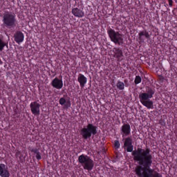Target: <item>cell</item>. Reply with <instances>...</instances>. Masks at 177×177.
<instances>
[{"mask_svg":"<svg viewBox=\"0 0 177 177\" xmlns=\"http://www.w3.org/2000/svg\"><path fill=\"white\" fill-rule=\"evenodd\" d=\"M131 153L133 160L139 165L145 167H150L152 163V156L149 148H139L134 150Z\"/></svg>","mask_w":177,"mask_h":177,"instance_id":"1","label":"cell"},{"mask_svg":"<svg viewBox=\"0 0 177 177\" xmlns=\"http://www.w3.org/2000/svg\"><path fill=\"white\" fill-rule=\"evenodd\" d=\"M134 172L138 177H163L161 173L150 167H145L139 165L136 166Z\"/></svg>","mask_w":177,"mask_h":177,"instance_id":"2","label":"cell"},{"mask_svg":"<svg viewBox=\"0 0 177 177\" xmlns=\"http://www.w3.org/2000/svg\"><path fill=\"white\" fill-rule=\"evenodd\" d=\"M107 33L109 39L116 46H121L124 43V35L119 32L116 31L110 26L108 27Z\"/></svg>","mask_w":177,"mask_h":177,"instance_id":"3","label":"cell"},{"mask_svg":"<svg viewBox=\"0 0 177 177\" xmlns=\"http://www.w3.org/2000/svg\"><path fill=\"white\" fill-rule=\"evenodd\" d=\"M78 162L86 171H92L94 166V162L92 158L87 155L82 154L79 155L78 157Z\"/></svg>","mask_w":177,"mask_h":177,"instance_id":"4","label":"cell"},{"mask_svg":"<svg viewBox=\"0 0 177 177\" xmlns=\"http://www.w3.org/2000/svg\"><path fill=\"white\" fill-rule=\"evenodd\" d=\"M3 24L7 28H14L17 23L16 16L11 12L6 11L3 13Z\"/></svg>","mask_w":177,"mask_h":177,"instance_id":"5","label":"cell"},{"mask_svg":"<svg viewBox=\"0 0 177 177\" xmlns=\"http://www.w3.org/2000/svg\"><path fill=\"white\" fill-rule=\"evenodd\" d=\"M146 92H141L139 95V100H145L152 98L155 94V91L150 87H147Z\"/></svg>","mask_w":177,"mask_h":177,"instance_id":"6","label":"cell"},{"mask_svg":"<svg viewBox=\"0 0 177 177\" xmlns=\"http://www.w3.org/2000/svg\"><path fill=\"white\" fill-rule=\"evenodd\" d=\"M59 103L61 106L62 109L65 110H68L71 106L70 98L66 94H65L63 97L60 98L59 100Z\"/></svg>","mask_w":177,"mask_h":177,"instance_id":"7","label":"cell"},{"mask_svg":"<svg viewBox=\"0 0 177 177\" xmlns=\"http://www.w3.org/2000/svg\"><path fill=\"white\" fill-rule=\"evenodd\" d=\"M51 85L53 88L60 90L63 88L64 83L61 75L56 77L52 80Z\"/></svg>","mask_w":177,"mask_h":177,"instance_id":"8","label":"cell"},{"mask_svg":"<svg viewBox=\"0 0 177 177\" xmlns=\"http://www.w3.org/2000/svg\"><path fill=\"white\" fill-rule=\"evenodd\" d=\"M41 105L37 101L32 102L30 104V110L33 115L38 117L40 114V108Z\"/></svg>","mask_w":177,"mask_h":177,"instance_id":"9","label":"cell"},{"mask_svg":"<svg viewBox=\"0 0 177 177\" xmlns=\"http://www.w3.org/2000/svg\"><path fill=\"white\" fill-rule=\"evenodd\" d=\"M113 57L118 62L123 60L124 54L122 48L120 47H114L113 50Z\"/></svg>","mask_w":177,"mask_h":177,"instance_id":"10","label":"cell"},{"mask_svg":"<svg viewBox=\"0 0 177 177\" xmlns=\"http://www.w3.org/2000/svg\"><path fill=\"white\" fill-rule=\"evenodd\" d=\"M138 36L139 42L143 43L146 40L149 39L151 35L147 30L143 29L140 30L139 32Z\"/></svg>","mask_w":177,"mask_h":177,"instance_id":"11","label":"cell"},{"mask_svg":"<svg viewBox=\"0 0 177 177\" xmlns=\"http://www.w3.org/2000/svg\"><path fill=\"white\" fill-rule=\"evenodd\" d=\"M124 147L127 153H131L134 150L133 139L130 136L126 137L124 143Z\"/></svg>","mask_w":177,"mask_h":177,"instance_id":"12","label":"cell"},{"mask_svg":"<svg viewBox=\"0 0 177 177\" xmlns=\"http://www.w3.org/2000/svg\"><path fill=\"white\" fill-rule=\"evenodd\" d=\"M13 38L15 42L18 45H21L24 41V33L20 30L16 31L13 35Z\"/></svg>","mask_w":177,"mask_h":177,"instance_id":"13","label":"cell"},{"mask_svg":"<svg viewBox=\"0 0 177 177\" xmlns=\"http://www.w3.org/2000/svg\"><path fill=\"white\" fill-rule=\"evenodd\" d=\"M9 170L6 165L3 163H0V177H10Z\"/></svg>","mask_w":177,"mask_h":177,"instance_id":"14","label":"cell"},{"mask_svg":"<svg viewBox=\"0 0 177 177\" xmlns=\"http://www.w3.org/2000/svg\"><path fill=\"white\" fill-rule=\"evenodd\" d=\"M77 79L81 88L82 89H83L87 83V77L83 74L79 73L77 75Z\"/></svg>","mask_w":177,"mask_h":177,"instance_id":"15","label":"cell"},{"mask_svg":"<svg viewBox=\"0 0 177 177\" xmlns=\"http://www.w3.org/2000/svg\"><path fill=\"white\" fill-rule=\"evenodd\" d=\"M121 130L123 135L127 136L131 134V126L128 122L124 123L121 126Z\"/></svg>","mask_w":177,"mask_h":177,"instance_id":"16","label":"cell"},{"mask_svg":"<svg viewBox=\"0 0 177 177\" xmlns=\"http://www.w3.org/2000/svg\"><path fill=\"white\" fill-rule=\"evenodd\" d=\"M71 13L76 17L82 18L85 15V13L83 10L78 7H74L72 9Z\"/></svg>","mask_w":177,"mask_h":177,"instance_id":"17","label":"cell"},{"mask_svg":"<svg viewBox=\"0 0 177 177\" xmlns=\"http://www.w3.org/2000/svg\"><path fill=\"white\" fill-rule=\"evenodd\" d=\"M80 134L82 138L85 140L90 139L92 136V133L89 131L87 127H85L82 128L81 129Z\"/></svg>","mask_w":177,"mask_h":177,"instance_id":"18","label":"cell"},{"mask_svg":"<svg viewBox=\"0 0 177 177\" xmlns=\"http://www.w3.org/2000/svg\"><path fill=\"white\" fill-rule=\"evenodd\" d=\"M29 150L35 155L36 159L38 161H40L42 159L41 153L39 150L36 147L30 146L28 147Z\"/></svg>","mask_w":177,"mask_h":177,"instance_id":"19","label":"cell"},{"mask_svg":"<svg viewBox=\"0 0 177 177\" xmlns=\"http://www.w3.org/2000/svg\"><path fill=\"white\" fill-rule=\"evenodd\" d=\"M142 105L148 109H153L154 108V103L151 99L147 100H139Z\"/></svg>","mask_w":177,"mask_h":177,"instance_id":"20","label":"cell"},{"mask_svg":"<svg viewBox=\"0 0 177 177\" xmlns=\"http://www.w3.org/2000/svg\"><path fill=\"white\" fill-rule=\"evenodd\" d=\"M86 127L89 131L92 133V135H95L98 132V128L97 126L92 124L89 123L87 125Z\"/></svg>","mask_w":177,"mask_h":177,"instance_id":"21","label":"cell"},{"mask_svg":"<svg viewBox=\"0 0 177 177\" xmlns=\"http://www.w3.org/2000/svg\"><path fill=\"white\" fill-rule=\"evenodd\" d=\"M5 47H8V42L5 41L2 37L0 36V52H2Z\"/></svg>","mask_w":177,"mask_h":177,"instance_id":"22","label":"cell"},{"mask_svg":"<svg viewBox=\"0 0 177 177\" xmlns=\"http://www.w3.org/2000/svg\"><path fill=\"white\" fill-rule=\"evenodd\" d=\"M116 87L120 90H123L125 88V84L123 82L120 80H118L116 84Z\"/></svg>","mask_w":177,"mask_h":177,"instance_id":"23","label":"cell"},{"mask_svg":"<svg viewBox=\"0 0 177 177\" xmlns=\"http://www.w3.org/2000/svg\"><path fill=\"white\" fill-rule=\"evenodd\" d=\"M141 82H142V78H141L140 76L139 75H136L134 80L135 85H139L141 83Z\"/></svg>","mask_w":177,"mask_h":177,"instance_id":"24","label":"cell"},{"mask_svg":"<svg viewBox=\"0 0 177 177\" xmlns=\"http://www.w3.org/2000/svg\"><path fill=\"white\" fill-rule=\"evenodd\" d=\"M113 145L114 149L116 150L118 149L121 146L120 142L118 140H115L114 141Z\"/></svg>","mask_w":177,"mask_h":177,"instance_id":"25","label":"cell"},{"mask_svg":"<svg viewBox=\"0 0 177 177\" xmlns=\"http://www.w3.org/2000/svg\"><path fill=\"white\" fill-rule=\"evenodd\" d=\"M168 4H169V6L170 7H172L174 4L173 1H171V0H170V1H168Z\"/></svg>","mask_w":177,"mask_h":177,"instance_id":"26","label":"cell"},{"mask_svg":"<svg viewBox=\"0 0 177 177\" xmlns=\"http://www.w3.org/2000/svg\"><path fill=\"white\" fill-rule=\"evenodd\" d=\"M159 123L160 124L162 125H164V124H166V121H165L164 120H160L159 121Z\"/></svg>","mask_w":177,"mask_h":177,"instance_id":"27","label":"cell"},{"mask_svg":"<svg viewBox=\"0 0 177 177\" xmlns=\"http://www.w3.org/2000/svg\"><path fill=\"white\" fill-rule=\"evenodd\" d=\"M159 76H160L159 77H160L159 79H160V81H161V80H162V81H164V79H165L164 77H163V76L162 75V78H161V75H160Z\"/></svg>","mask_w":177,"mask_h":177,"instance_id":"28","label":"cell"},{"mask_svg":"<svg viewBox=\"0 0 177 177\" xmlns=\"http://www.w3.org/2000/svg\"><path fill=\"white\" fill-rule=\"evenodd\" d=\"M3 64V62L2 60H1V59L0 58V65H2Z\"/></svg>","mask_w":177,"mask_h":177,"instance_id":"29","label":"cell"},{"mask_svg":"<svg viewBox=\"0 0 177 177\" xmlns=\"http://www.w3.org/2000/svg\"><path fill=\"white\" fill-rule=\"evenodd\" d=\"M1 108H0V116H1Z\"/></svg>","mask_w":177,"mask_h":177,"instance_id":"30","label":"cell"},{"mask_svg":"<svg viewBox=\"0 0 177 177\" xmlns=\"http://www.w3.org/2000/svg\"><path fill=\"white\" fill-rule=\"evenodd\" d=\"M40 177H47L46 176H40Z\"/></svg>","mask_w":177,"mask_h":177,"instance_id":"31","label":"cell"}]
</instances>
